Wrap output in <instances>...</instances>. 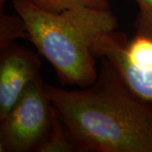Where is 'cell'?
<instances>
[{
  "mask_svg": "<svg viewBox=\"0 0 152 152\" xmlns=\"http://www.w3.org/2000/svg\"><path fill=\"white\" fill-rule=\"evenodd\" d=\"M101 61L89 86L70 91L46 84L75 151L152 152V103L137 96L107 60Z\"/></svg>",
  "mask_w": 152,
  "mask_h": 152,
  "instance_id": "obj_1",
  "label": "cell"
},
{
  "mask_svg": "<svg viewBox=\"0 0 152 152\" xmlns=\"http://www.w3.org/2000/svg\"><path fill=\"white\" fill-rule=\"evenodd\" d=\"M13 6L26 23L29 42L52 64L62 85L85 88L96 81L99 72L93 44L116 31L113 11L77 7L53 13L29 0H14Z\"/></svg>",
  "mask_w": 152,
  "mask_h": 152,
  "instance_id": "obj_2",
  "label": "cell"
},
{
  "mask_svg": "<svg viewBox=\"0 0 152 152\" xmlns=\"http://www.w3.org/2000/svg\"><path fill=\"white\" fill-rule=\"evenodd\" d=\"M56 117L41 76L0 119V152L36 151Z\"/></svg>",
  "mask_w": 152,
  "mask_h": 152,
  "instance_id": "obj_3",
  "label": "cell"
},
{
  "mask_svg": "<svg viewBox=\"0 0 152 152\" xmlns=\"http://www.w3.org/2000/svg\"><path fill=\"white\" fill-rule=\"evenodd\" d=\"M39 54L15 42L0 50V119L40 75Z\"/></svg>",
  "mask_w": 152,
  "mask_h": 152,
  "instance_id": "obj_4",
  "label": "cell"
},
{
  "mask_svg": "<svg viewBox=\"0 0 152 152\" xmlns=\"http://www.w3.org/2000/svg\"><path fill=\"white\" fill-rule=\"evenodd\" d=\"M92 51L95 57L108 61L137 96L152 103V66L136 65L126 58L120 45L119 31H114L97 38Z\"/></svg>",
  "mask_w": 152,
  "mask_h": 152,
  "instance_id": "obj_5",
  "label": "cell"
},
{
  "mask_svg": "<svg viewBox=\"0 0 152 152\" xmlns=\"http://www.w3.org/2000/svg\"><path fill=\"white\" fill-rule=\"evenodd\" d=\"M74 146L64 125L55 117L47 135L38 145L36 152H72Z\"/></svg>",
  "mask_w": 152,
  "mask_h": 152,
  "instance_id": "obj_6",
  "label": "cell"
},
{
  "mask_svg": "<svg viewBox=\"0 0 152 152\" xmlns=\"http://www.w3.org/2000/svg\"><path fill=\"white\" fill-rule=\"evenodd\" d=\"M19 38L29 41V33L26 23L18 14L7 15L0 12V50L5 48Z\"/></svg>",
  "mask_w": 152,
  "mask_h": 152,
  "instance_id": "obj_7",
  "label": "cell"
},
{
  "mask_svg": "<svg viewBox=\"0 0 152 152\" xmlns=\"http://www.w3.org/2000/svg\"><path fill=\"white\" fill-rule=\"evenodd\" d=\"M33 4L43 10L59 13L62 11L77 8L86 7L97 10H111L108 0H29Z\"/></svg>",
  "mask_w": 152,
  "mask_h": 152,
  "instance_id": "obj_8",
  "label": "cell"
},
{
  "mask_svg": "<svg viewBox=\"0 0 152 152\" xmlns=\"http://www.w3.org/2000/svg\"><path fill=\"white\" fill-rule=\"evenodd\" d=\"M139 8L135 21L138 34L152 37V0H134Z\"/></svg>",
  "mask_w": 152,
  "mask_h": 152,
  "instance_id": "obj_9",
  "label": "cell"
}]
</instances>
